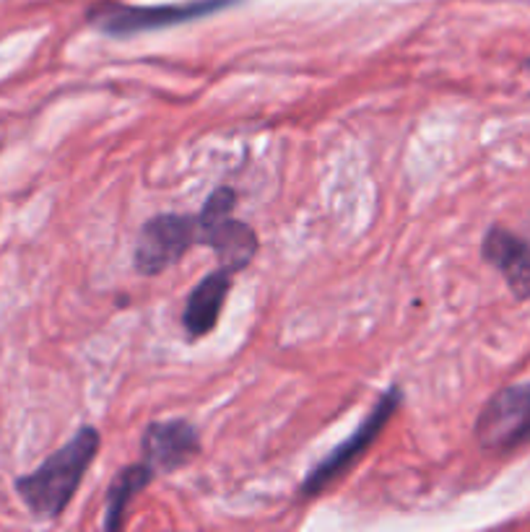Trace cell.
<instances>
[{"mask_svg": "<svg viewBox=\"0 0 530 532\" xmlns=\"http://www.w3.org/2000/svg\"><path fill=\"white\" fill-rule=\"evenodd\" d=\"M99 431L94 426H84L37 470L16 478V494L35 519L50 522L65 512L99 452Z\"/></svg>", "mask_w": 530, "mask_h": 532, "instance_id": "obj_1", "label": "cell"}, {"mask_svg": "<svg viewBox=\"0 0 530 532\" xmlns=\"http://www.w3.org/2000/svg\"><path fill=\"white\" fill-rule=\"evenodd\" d=\"M235 3L237 0H190L172 5H128L117 0H102L89 8L86 21L107 37H133L219 14L221 8H229Z\"/></svg>", "mask_w": 530, "mask_h": 532, "instance_id": "obj_2", "label": "cell"}, {"mask_svg": "<svg viewBox=\"0 0 530 532\" xmlns=\"http://www.w3.org/2000/svg\"><path fill=\"white\" fill-rule=\"evenodd\" d=\"M235 205L237 192L232 187H219L211 192V198L198 213V241L216 252L221 268H226L229 273L245 271L260 247L253 226L232 219Z\"/></svg>", "mask_w": 530, "mask_h": 532, "instance_id": "obj_3", "label": "cell"}, {"mask_svg": "<svg viewBox=\"0 0 530 532\" xmlns=\"http://www.w3.org/2000/svg\"><path fill=\"white\" fill-rule=\"evenodd\" d=\"M401 400V389H398V387H390L383 398H380V403L372 408V413L366 416L365 421L359 423V429H356L346 441H341V444L330 452L328 458L323 459V462L312 470L310 476L305 478V483H302V488H299L302 496L312 498V496L325 494L338 478L346 476L348 470H351V465L362 458L366 449L377 441L380 431L385 429V423L393 419V413L398 410Z\"/></svg>", "mask_w": 530, "mask_h": 532, "instance_id": "obj_4", "label": "cell"}, {"mask_svg": "<svg viewBox=\"0 0 530 532\" xmlns=\"http://www.w3.org/2000/svg\"><path fill=\"white\" fill-rule=\"evenodd\" d=\"M475 439L484 449L512 452L530 444V382L502 387L475 419Z\"/></svg>", "mask_w": 530, "mask_h": 532, "instance_id": "obj_5", "label": "cell"}, {"mask_svg": "<svg viewBox=\"0 0 530 532\" xmlns=\"http://www.w3.org/2000/svg\"><path fill=\"white\" fill-rule=\"evenodd\" d=\"M198 241V219L165 213L144 223L135 244V271L159 276Z\"/></svg>", "mask_w": 530, "mask_h": 532, "instance_id": "obj_6", "label": "cell"}, {"mask_svg": "<svg viewBox=\"0 0 530 532\" xmlns=\"http://www.w3.org/2000/svg\"><path fill=\"white\" fill-rule=\"evenodd\" d=\"M141 452L154 473H175L201 452V437L193 423L156 421L146 429Z\"/></svg>", "mask_w": 530, "mask_h": 532, "instance_id": "obj_7", "label": "cell"}, {"mask_svg": "<svg viewBox=\"0 0 530 532\" xmlns=\"http://www.w3.org/2000/svg\"><path fill=\"white\" fill-rule=\"evenodd\" d=\"M484 260L494 265L517 299H530V239L517 237L505 226H492L481 244Z\"/></svg>", "mask_w": 530, "mask_h": 532, "instance_id": "obj_8", "label": "cell"}, {"mask_svg": "<svg viewBox=\"0 0 530 532\" xmlns=\"http://www.w3.org/2000/svg\"><path fill=\"white\" fill-rule=\"evenodd\" d=\"M232 276L226 268H219L203 278L185 301L183 328L190 338H203L216 328L221 307L232 291Z\"/></svg>", "mask_w": 530, "mask_h": 532, "instance_id": "obj_9", "label": "cell"}, {"mask_svg": "<svg viewBox=\"0 0 530 532\" xmlns=\"http://www.w3.org/2000/svg\"><path fill=\"white\" fill-rule=\"evenodd\" d=\"M154 470L146 462L138 465H128L125 470H120L115 480H112L110 491H107V512H105V530H117L123 527V517L128 509L130 498L138 496L148 483L154 480Z\"/></svg>", "mask_w": 530, "mask_h": 532, "instance_id": "obj_10", "label": "cell"}, {"mask_svg": "<svg viewBox=\"0 0 530 532\" xmlns=\"http://www.w3.org/2000/svg\"><path fill=\"white\" fill-rule=\"evenodd\" d=\"M525 65H528V68H530V57H528V63H525Z\"/></svg>", "mask_w": 530, "mask_h": 532, "instance_id": "obj_11", "label": "cell"}]
</instances>
